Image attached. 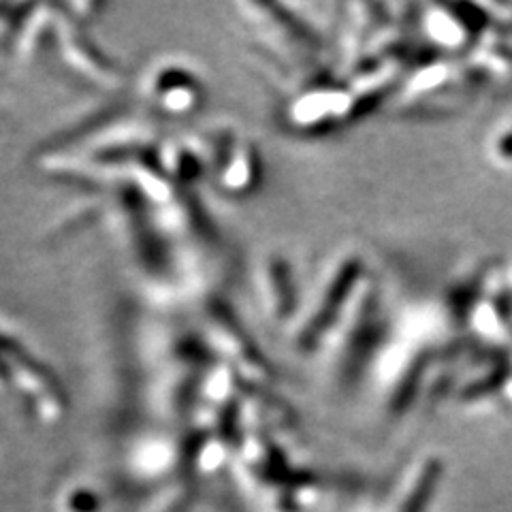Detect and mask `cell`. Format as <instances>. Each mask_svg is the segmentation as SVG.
Here are the masks:
<instances>
[{"instance_id": "6da1fadb", "label": "cell", "mask_w": 512, "mask_h": 512, "mask_svg": "<svg viewBox=\"0 0 512 512\" xmlns=\"http://www.w3.org/2000/svg\"><path fill=\"white\" fill-rule=\"evenodd\" d=\"M361 284V263L355 254L342 256V259L331 267L327 280L320 282L314 295V308L303 318V325L297 333V346L314 348L323 340V335L335 331V320L342 316L352 299V288Z\"/></svg>"}, {"instance_id": "7a4b0ae2", "label": "cell", "mask_w": 512, "mask_h": 512, "mask_svg": "<svg viewBox=\"0 0 512 512\" xmlns=\"http://www.w3.org/2000/svg\"><path fill=\"white\" fill-rule=\"evenodd\" d=\"M355 101H357L355 92L325 86L320 90L301 94L293 107V118L301 126L327 128L329 124L346 118Z\"/></svg>"}, {"instance_id": "3957f363", "label": "cell", "mask_w": 512, "mask_h": 512, "mask_svg": "<svg viewBox=\"0 0 512 512\" xmlns=\"http://www.w3.org/2000/svg\"><path fill=\"white\" fill-rule=\"evenodd\" d=\"M256 178H259V160H256L250 146H242L224 169L222 186L233 195H242V192L252 190Z\"/></svg>"}, {"instance_id": "277c9868", "label": "cell", "mask_w": 512, "mask_h": 512, "mask_svg": "<svg viewBox=\"0 0 512 512\" xmlns=\"http://www.w3.org/2000/svg\"><path fill=\"white\" fill-rule=\"evenodd\" d=\"M489 156L498 165H512V118L502 126L493 128L489 139Z\"/></svg>"}]
</instances>
